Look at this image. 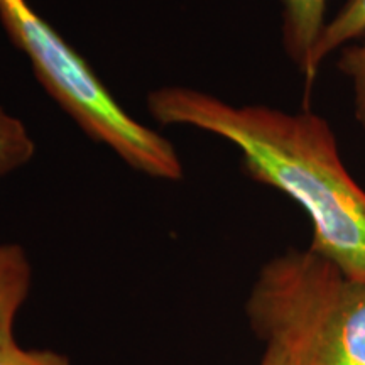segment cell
<instances>
[{"label":"cell","mask_w":365,"mask_h":365,"mask_svg":"<svg viewBox=\"0 0 365 365\" xmlns=\"http://www.w3.org/2000/svg\"><path fill=\"white\" fill-rule=\"evenodd\" d=\"M163 125H190L234 144L250 180L294 200L312 220L309 249L365 281V190L341 161L331 127L317 113L232 105L186 86L148 95Z\"/></svg>","instance_id":"1"},{"label":"cell","mask_w":365,"mask_h":365,"mask_svg":"<svg viewBox=\"0 0 365 365\" xmlns=\"http://www.w3.org/2000/svg\"><path fill=\"white\" fill-rule=\"evenodd\" d=\"M250 327L293 365H365V281L312 249H291L261 269Z\"/></svg>","instance_id":"2"},{"label":"cell","mask_w":365,"mask_h":365,"mask_svg":"<svg viewBox=\"0 0 365 365\" xmlns=\"http://www.w3.org/2000/svg\"><path fill=\"white\" fill-rule=\"evenodd\" d=\"M0 21L29 59L39 83L86 135L143 175L181 180L182 164L175 145L127 113L81 54L27 0H0Z\"/></svg>","instance_id":"3"},{"label":"cell","mask_w":365,"mask_h":365,"mask_svg":"<svg viewBox=\"0 0 365 365\" xmlns=\"http://www.w3.org/2000/svg\"><path fill=\"white\" fill-rule=\"evenodd\" d=\"M282 2V43L294 66L309 76V65L323 29L328 0H281Z\"/></svg>","instance_id":"4"},{"label":"cell","mask_w":365,"mask_h":365,"mask_svg":"<svg viewBox=\"0 0 365 365\" xmlns=\"http://www.w3.org/2000/svg\"><path fill=\"white\" fill-rule=\"evenodd\" d=\"M33 282V267L19 244H0V354L16 344L14 325Z\"/></svg>","instance_id":"5"},{"label":"cell","mask_w":365,"mask_h":365,"mask_svg":"<svg viewBox=\"0 0 365 365\" xmlns=\"http://www.w3.org/2000/svg\"><path fill=\"white\" fill-rule=\"evenodd\" d=\"M362 34H365V0H345L333 21L327 22L322 38L314 48L312 65H309V76L307 80V93L312 91L313 81L317 78L322 63L333 51L340 49L350 41L360 38Z\"/></svg>","instance_id":"6"},{"label":"cell","mask_w":365,"mask_h":365,"mask_svg":"<svg viewBox=\"0 0 365 365\" xmlns=\"http://www.w3.org/2000/svg\"><path fill=\"white\" fill-rule=\"evenodd\" d=\"M34 150L36 144L26 125L0 107V178L26 166Z\"/></svg>","instance_id":"7"},{"label":"cell","mask_w":365,"mask_h":365,"mask_svg":"<svg viewBox=\"0 0 365 365\" xmlns=\"http://www.w3.org/2000/svg\"><path fill=\"white\" fill-rule=\"evenodd\" d=\"M336 66L346 78L352 81L355 118L365 129V39L360 44L345 48L340 53Z\"/></svg>","instance_id":"8"},{"label":"cell","mask_w":365,"mask_h":365,"mask_svg":"<svg viewBox=\"0 0 365 365\" xmlns=\"http://www.w3.org/2000/svg\"><path fill=\"white\" fill-rule=\"evenodd\" d=\"M0 365H71V362L54 350L24 349L16 341L0 354Z\"/></svg>","instance_id":"9"},{"label":"cell","mask_w":365,"mask_h":365,"mask_svg":"<svg viewBox=\"0 0 365 365\" xmlns=\"http://www.w3.org/2000/svg\"><path fill=\"white\" fill-rule=\"evenodd\" d=\"M259 365H293V364H291V360L287 359L279 349H276V346L272 345H266V350H264L262 360Z\"/></svg>","instance_id":"10"}]
</instances>
